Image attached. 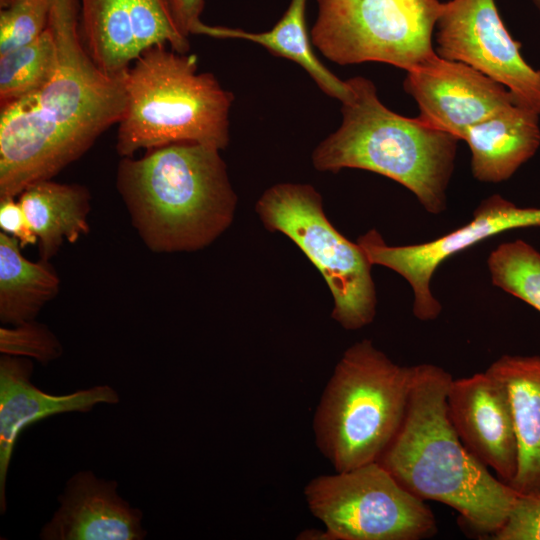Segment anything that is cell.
Returning a JSON list of instances; mask_svg holds the SVG:
<instances>
[{
  "instance_id": "4316f807",
  "label": "cell",
  "mask_w": 540,
  "mask_h": 540,
  "mask_svg": "<svg viewBox=\"0 0 540 540\" xmlns=\"http://www.w3.org/2000/svg\"><path fill=\"white\" fill-rule=\"evenodd\" d=\"M1 231L18 240L21 248L38 243L21 203L15 198L0 199Z\"/></svg>"
},
{
  "instance_id": "f546056e",
  "label": "cell",
  "mask_w": 540,
  "mask_h": 540,
  "mask_svg": "<svg viewBox=\"0 0 540 540\" xmlns=\"http://www.w3.org/2000/svg\"><path fill=\"white\" fill-rule=\"evenodd\" d=\"M535 6L538 8V10L540 11V0H533Z\"/></svg>"
},
{
  "instance_id": "ffe728a7",
  "label": "cell",
  "mask_w": 540,
  "mask_h": 540,
  "mask_svg": "<svg viewBox=\"0 0 540 540\" xmlns=\"http://www.w3.org/2000/svg\"><path fill=\"white\" fill-rule=\"evenodd\" d=\"M60 290V278L48 260L33 262L18 240L0 232V320L17 325L35 320Z\"/></svg>"
},
{
  "instance_id": "7a4b0ae2",
  "label": "cell",
  "mask_w": 540,
  "mask_h": 540,
  "mask_svg": "<svg viewBox=\"0 0 540 540\" xmlns=\"http://www.w3.org/2000/svg\"><path fill=\"white\" fill-rule=\"evenodd\" d=\"M452 378L437 365L413 366L403 421L378 462L416 497L443 503L476 532L492 535L518 494L459 438L447 411Z\"/></svg>"
},
{
  "instance_id": "ba28073f",
  "label": "cell",
  "mask_w": 540,
  "mask_h": 540,
  "mask_svg": "<svg viewBox=\"0 0 540 540\" xmlns=\"http://www.w3.org/2000/svg\"><path fill=\"white\" fill-rule=\"evenodd\" d=\"M312 44L340 65L382 62L410 71L436 55L439 0H317Z\"/></svg>"
},
{
  "instance_id": "9c48e42d",
  "label": "cell",
  "mask_w": 540,
  "mask_h": 540,
  "mask_svg": "<svg viewBox=\"0 0 540 540\" xmlns=\"http://www.w3.org/2000/svg\"><path fill=\"white\" fill-rule=\"evenodd\" d=\"M331 540H420L437 532L432 510L379 463L321 475L304 489Z\"/></svg>"
},
{
  "instance_id": "5bb4252c",
  "label": "cell",
  "mask_w": 540,
  "mask_h": 540,
  "mask_svg": "<svg viewBox=\"0 0 540 540\" xmlns=\"http://www.w3.org/2000/svg\"><path fill=\"white\" fill-rule=\"evenodd\" d=\"M446 402L451 423L465 447L509 484L517 472L518 449L502 382L487 371L452 378Z\"/></svg>"
},
{
  "instance_id": "7402d4cb",
  "label": "cell",
  "mask_w": 540,
  "mask_h": 540,
  "mask_svg": "<svg viewBox=\"0 0 540 540\" xmlns=\"http://www.w3.org/2000/svg\"><path fill=\"white\" fill-rule=\"evenodd\" d=\"M55 44L47 29L33 42L0 55V105L39 88L50 76Z\"/></svg>"
},
{
  "instance_id": "d4e9b609",
  "label": "cell",
  "mask_w": 540,
  "mask_h": 540,
  "mask_svg": "<svg viewBox=\"0 0 540 540\" xmlns=\"http://www.w3.org/2000/svg\"><path fill=\"white\" fill-rule=\"evenodd\" d=\"M0 328L2 354L36 359L43 365L58 359L63 352L57 337L35 320Z\"/></svg>"
},
{
  "instance_id": "52a82bcc",
  "label": "cell",
  "mask_w": 540,
  "mask_h": 540,
  "mask_svg": "<svg viewBox=\"0 0 540 540\" xmlns=\"http://www.w3.org/2000/svg\"><path fill=\"white\" fill-rule=\"evenodd\" d=\"M256 212L267 230L289 237L322 274L333 296L336 322L357 330L373 321L377 298L372 264L358 243L330 223L313 186L276 184L261 195Z\"/></svg>"
},
{
  "instance_id": "cb8c5ba5",
  "label": "cell",
  "mask_w": 540,
  "mask_h": 540,
  "mask_svg": "<svg viewBox=\"0 0 540 540\" xmlns=\"http://www.w3.org/2000/svg\"><path fill=\"white\" fill-rule=\"evenodd\" d=\"M48 19L49 0H1L0 55L36 40Z\"/></svg>"
},
{
  "instance_id": "d6986e66",
  "label": "cell",
  "mask_w": 540,
  "mask_h": 540,
  "mask_svg": "<svg viewBox=\"0 0 540 540\" xmlns=\"http://www.w3.org/2000/svg\"><path fill=\"white\" fill-rule=\"evenodd\" d=\"M28 222L38 238L40 258L50 260L64 241L75 243L89 233V190L80 184L43 180L19 195Z\"/></svg>"
},
{
  "instance_id": "3957f363",
  "label": "cell",
  "mask_w": 540,
  "mask_h": 540,
  "mask_svg": "<svg viewBox=\"0 0 540 540\" xmlns=\"http://www.w3.org/2000/svg\"><path fill=\"white\" fill-rule=\"evenodd\" d=\"M216 147L179 142L122 157L116 188L131 223L155 253L192 252L231 225L237 195Z\"/></svg>"
},
{
  "instance_id": "ac0fdd59",
  "label": "cell",
  "mask_w": 540,
  "mask_h": 540,
  "mask_svg": "<svg viewBox=\"0 0 540 540\" xmlns=\"http://www.w3.org/2000/svg\"><path fill=\"white\" fill-rule=\"evenodd\" d=\"M504 385L518 449L508 484L518 496H540V356L503 355L486 370Z\"/></svg>"
},
{
  "instance_id": "e0dca14e",
  "label": "cell",
  "mask_w": 540,
  "mask_h": 540,
  "mask_svg": "<svg viewBox=\"0 0 540 540\" xmlns=\"http://www.w3.org/2000/svg\"><path fill=\"white\" fill-rule=\"evenodd\" d=\"M463 141L469 146L471 171L478 181H505L538 150L539 114L512 103L469 127Z\"/></svg>"
},
{
  "instance_id": "f1b7e54d",
  "label": "cell",
  "mask_w": 540,
  "mask_h": 540,
  "mask_svg": "<svg viewBox=\"0 0 540 540\" xmlns=\"http://www.w3.org/2000/svg\"><path fill=\"white\" fill-rule=\"evenodd\" d=\"M300 539H314V540H331L330 535L328 534L327 530L320 531V530H305L299 535Z\"/></svg>"
},
{
  "instance_id": "6da1fadb",
  "label": "cell",
  "mask_w": 540,
  "mask_h": 540,
  "mask_svg": "<svg viewBox=\"0 0 540 540\" xmlns=\"http://www.w3.org/2000/svg\"><path fill=\"white\" fill-rule=\"evenodd\" d=\"M55 61L33 92L0 105V199L52 179L84 155L126 108L125 73L104 72L80 33L79 0H49Z\"/></svg>"
},
{
  "instance_id": "7c38bea8",
  "label": "cell",
  "mask_w": 540,
  "mask_h": 540,
  "mask_svg": "<svg viewBox=\"0 0 540 540\" xmlns=\"http://www.w3.org/2000/svg\"><path fill=\"white\" fill-rule=\"evenodd\" d=\"M80 33L94 62L106 73L126 72L148 49L190 48L176 25L169 0H79Z\"/></svg>"
},
{
  "instance_id": "83f0119b",
  "label": "cell",
  "mask_w": 540,
  "mask_h": 540,
  "mask_svg": "<svg viewBox=\"0 0 540 540\" xmlns=\"http://www.w3.org/2000/svg\"><path fill=\"white\" fill-rule=\"evenodd\" d=\"M171 12L179 30L185 35H202L207 24L201 21L204 0H169Z\"/></svg>"
},
{
  "instance_id": "30bf717a",
  "label": "cell",
  "mask_w": 540,
  "mask_h": 540,
  "mask_svg": "<svg viewBox=\"0 0 540 540\" xmlns=\"http://www.w3.org/2000/svg\"><path fill=\"white\" fill-rule=\"evenodd\" d=\"M438 56L465 63L504 85L540 115V70L530 66L502 21L495 0H449L435 28Z\"/></svg>"
},
{
  "instance_id": "484cf974",
  "label": "cell",
  "mask_w": 540,
  "mask_h": 540,
  "mask_svg": "<svg viewBox=\"0 0 540 540\" xmlns=\"http://www.w3.org/2000/svg\"><path fill=\"white\" fill-rule=\"evenodd\" d=\"M494 540H540V496H518Z\"/></svg>"
},
{
  "instance_id": "2e32d148",
  "label": "cell",
  "mask_w": 540,
  "mask_h": 540,
  "mask_svg": "<svg viewBox=\"0 0 540 540\" xmlns=\"http://www.w3.org/2000/svg\"><path fill=\"white\" fill-rule=\"evenodd\" d=\"M115 480L91 471L75 473L58 496L59 508L41 532L43 540H142V511L117 492Z\"/></svg>"
},
{
  "instance_id": "44dd1931",
  "label": "cell",
  "mask_w": 540,
  "mask_h": 540,
  "mask_svg": "<svg viewBox=\"0 0 540 540\" xmlns=\"http://www.w3.org/2000/svg\"><path fill=\"white\" fill-rule=\"evenodd\" d=\"M306 0H291L289 7L269 31L252 33L241 29L211 26L206 36L220 39H243L258 43L272 54L299 64L327 95L341 103L352 94L347 81L330 72L317 58L311 47L305 21Z\"/></svg>"
},
{
  "instance_id": "4fadbf2b",
  "label": "cell",
  "mask_w": 540,
  "mask_h": 540,
  "mask_svg": "<svg viewBox=\"0 0 540 540\" xmlns=\"http://www.w3.org/2000/svg\"><path fill=\"white\" fill-rule=\"evenodd\" d=\"M403 86L417 102L418 116L423 121L459 140H463L469 127L517 103L504 85L465 63L444 59L437 53L407 71Z\"/></svg>"
},
{
  "instance_id": "5b68a950",
  "label": "cell",
  "mask_w": 540,
  "mask_h": 540,
  "mask_svg": "<svg viewBox=\"0 0 540 540\" xmlns=\"http://www.w3.org/2000/svg\"><path fill=\"white\" fill-rule=\"evenodd\" d=\"M125 89L116 138L121 157L179 142L228 145L233 95L213 74L197 72L195 55L154 46L128 68Z\"/></svg>"
},
{
  "instance_id": "603a6c76",
  "label": "cell",
  "mask_w": 540,
  "mask_h": 540,
  "mask_svg": "<svg viewBox=\"0 0 540 540\" xmlns=\"http://www.w3.org/2000/svg\"><path fill=\"white\" fill-rule=\"evenodd\" d=\"M495 286L540 312V253L522 240L499 245L488 258Z\"/></svg>"
},
{
  "instance_id": "277c9868",
  "label": "cell",
  "mask_w": 540,
  "mask_h": 540,
  "mask_svg": "<svg viewBox=\"0 0 540 540\" xmlns=\"http://www.w3.org/2000/svg\"><path fill=\"white\" fill-rule=\"evenodd\" d=\"M346 81L352 94L342 103L341 125L315 148L314 167L386 176L409 189L429 213H441L460 140L419 116L409 118L387 108L369 79Z\"/></svg>"
},
{
  "instance_id": "8992f818",
  "label": "cell",
  "mask_w": 540,
  "mask_h": 540,
  "mask_svg": "<svg viewBox=\"0 0 540 540\" xmlns=\"http://www.w3.org/2000/svg\"><path fill=\"white\" fill-rule=\"evenodd\" d=\"M412 378L413 366L394 363L370 340L343 353L313 422L316 444L336 472L378 462L403 421Z\"/></svg>"
},
{
  "instance_id": "8fae6325",
  "label": "cell",
  "mask_w": 540,
  "mask_h": 540,
  "mask_svg": "<svg viewBox=\"0 0 540 540\" xmlns=\"http://www.w3.org/2000/svg\"><path fill=\"white\" fill-rule=\"evenodd\" d=\"M529 226H540V208L518 207L500 195H492L481 202L470 222L435 240L389 246L376 230H370L357 243L372 265L387 267L408 281L414 295L413 313L419 320L428 321L441 312L430 282L444 260L498 233Z\"/></svg>"
},
{
  "instance_id": "9a60e30c",
  "label": "cell",
  "mask_w": 540,
  "mask_h": 540,
  "mask_svg": "<svg viewBox=\"0 0 540 540\" xmlns=\"http://www.w3.org/2000/svg\"><path fill=\"white\" fill-rule=\"evenodd\" d=\"M29 358L3 354L0 358V511H6V479L15 443L23 429L52 415L87 412L97 404H116L119 395L97 385L64 395L46 393L31 382Z\"/></svg>"
}]
</instances>
